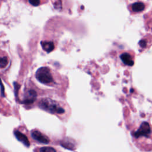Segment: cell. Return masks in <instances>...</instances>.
Instances as JSON below:
<instances>
[{"label":"cell","mask_w":152,"mask_h":152,"mask_svg":"<svg viewBox=\"0 0 152 152\" xmlns=\"http://www.w3.org/2000/svg\"><path fill=\"white\" fill-rule=\"evenodd\" d=\"M36 78L41 83L52 86L55 83V77L52 70L48 66H43L39 68L36 72Z\"/></svg>","instance_id":"obj_1"},{"label":"cell","mask_w":152,"mask_h":152,"mask_svg":"<svg viewBox=\"0 0 152 152\" xmlns=\"http://www.w3.org/2000/svg\"><path fill=\"white\" fill-rule=\"evenodd\" d=\"M39 105L41 109L52 113L62 114L65 112L64 109L57 102L49 98L42 99Z\"/></svg>","instance_id":"obj_2"},{"label":"cell","mask_w":152,"mask_h":152,"mask_svg":"<svg viewBox=\"0 0 152 152\" xmlns=\"http://www.w3.org/2000/svg\"><path fill=\"white\" fill-rule=\"evenodd\" d=\"M150 128L148 123L143 122L137 131L135 132V135L137 137H139L141 136H145L147 137L150 133Z\"/></svg>","instance_id":"obj_3"},{"label":"cell","mask_w":152,"mask_h":152,"mask_svg":"<svg viewBox=\"0 0 152 152\" xmlns=\"http://www.w3.org/2000/svg\"><path fill=\"white\" fill-rule=\"evenodd\" d=\"M31 137L33 139L36 140L37 141L43 143V144H48L49 142V140L48 137H47L46 135L41 133L40 131L34 130L31 132Z\"/></svg>","instance_id":"obj_4"},{"label":"cell","mask_w":152,"mask_h":152,"mask_svg":"<svg viewBox=\"0 0 152 152\" xmlns=\"http://www.w3.org/2000/svg\"><path fill=\"white\" fill-rule=\"evenodd\" d=\"M145 8V4L142 1H137L129 6V10L131 12L135 13H138L143 11Z\"/></svg>","instance_id":"obj_5"},{"label":"cell","mask_w":152,"mask_h":152,"mask_svg":"<svg viewBox=\"0 0 152 152\" xmlns=\"http://www.w3.org/2000/svg\"><path fill=\"white\" fill-rule=\"evenodd\" d=\"M120 58L122 62L126 65L132 66L134 64V59L133 55L131 54L129 52H124L121 56Z\"/></svg>","instance_id":"obj_6"},{"label":"cell","mask_w":152,"mask_h":152,"mask_svg":"<svg viewBox=\"0 0 152 152\" xmlns=\"http://www.w3.org/2000/svg\"><path fill=\"white\" fill-rule=\"evenodd\" d=\"M41 45H42V49L48 53L52 52L55 49V44L52 41H48V40L42 41Z\"/></svg>","instance_id":"obj_7"},{"label":"cell","mask_w":152,"mask_h":152,"mask_svg":"<svg viewBox=\"0 0 152 152\" xmlns=\"http://www.w3.org/2000/svg\"><path fill=\"white\" fill-rule=\"evenodd\" d=\"M36 96H37V94L34 90H29L27 92V94L25 99H24L23 103H26V104L32 103L34 101V100L36 97Z\"/></svg>","instance_id":"obj_8"},{"label":"cell","mask_w":152,"mask_h":152,"mask_svg":"<svg viewBox=\"0 0 152 152\" xmlns=\"http://www.w3.org/2000/svg\"><path fill=\"white\" fill-rule=\"evenodd\" d=\"M14 135L16 137V138H17V140L18 141H20V142H21L22 143H23L26 146L28 147L30 145L29 141H28L27 137L24 134H23V133H21V132H20L18 131H15L14 132Z\"/></svg>","instance_id":"obj_9"},{"label":"cell","mask_w":152,"mask_h":152,"mask_svg":"<svg viewBox=\"0 0 152 152\" xmlns=\"http://www.w3.org/2000/svg\"><path fill=\"white\" fill-rule=\"evenodd\" d=\"M8 59L7 57H0V68H4L7 66Z\"/></svg>","instance_id":"obj_10"},{"label":"cell","mask_w":152,"mask_h":152,"mask_svg":"<svg viewBox=\"0 0 152 152\" xmlns=\"http://www.w3.org/2000/svg\"><path fill=\"white\" fill-rule=\"evenodd\" d=\"M28 2L34 7L39 6L46 1L43 0H28Z\"/></svg>","instance_id":"obj_11"},{"label":"cell","mask_w":152,"mask_h":152,"mask_svg":"<svg viewBox=\"0 0 152 152\" xmlns=\"http://www.w3.org/2000/svg\"><path fill=\"white\" fill-rule=\"evenodd\" d=\"M39 152H56V151L51 147H43L39 149Z\"/></svg>","instance_id":"obj_12"},{"label":"cell","mask_w":152,"mask_h":152,"mask_svg":"<svg viewBox=\"0 0 152 152\" xmlns=\"http://www.w3.org/2000/svg\"><path fill=\"white\" fill-rule=\"evenodd\" d=\"M148 45V40L147 39H143L142 40H141L139 42V45L140 46H141L142 48H147Z\"/></svg>","instance_id":"obj_13"},{"label":"cell","mask_w":152,"mask_h":152,"mask_svg":"<svg viewBox=\"0 0 152 152\" xmlns=\"http://www.w3.org/2000/svg\"><path fill=\"white\" fill-rule=\"evenodd\" d=\"M0 87H1V96H4V87L1 78H0Z\"/></svg>","instance_id":"obj_14"}]
</instances>
